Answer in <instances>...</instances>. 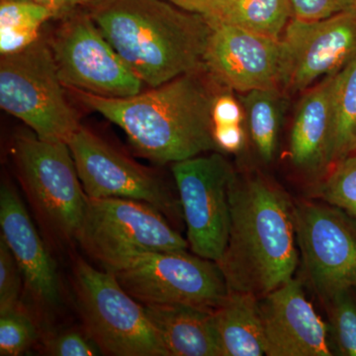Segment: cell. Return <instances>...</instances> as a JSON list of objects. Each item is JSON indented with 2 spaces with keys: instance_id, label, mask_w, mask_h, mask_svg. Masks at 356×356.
<instances>
[{
  "instance_id": "6da1fadb",
  "label": "cell",
  "mask_w": 356,
  "mask_h": 356,
  "mask_svg": "<svg viewBox=\"0 0 356 356\" xmlns=\"http://www.w3.org/2000/svg\"><path fill=\"white\" fill-rule=\"evenodd\" d=\"M200 72L130 97L70 91L88 108L124 131L140 156L161 165L175 163L219 149L213 133L216 95L199 76Z\"/></svg>"
},
{
  "instance_id": "4316f807",
  "label": "cell",
  "mask_w": 356,
  "mask_h": 356,
  "mask_svg": "<svg viewBox=\"0 0 356 356\" xmlns=\"http://www.w3.org/2000/svg\"><path fill=\"white\" fill-rule=\"evenodd\" d=\"M22 278L10 248L0 236V315L19 307Z\"/></svg>"
},
{
  "instance_id": "7a4b0ae2",
  "label": "cell",
  "mask_w": 356,
  "mask_h": 356,
  "mask_svg": "<svg viewBox=\"0 0 356 356\" xmlns=\"http://www.w3.org/2000/svg\"><path fill=\"white\" fill-rule=\"evenodd\" d=\"M229 205V240L218 266L229 292L261 298L294 277L299 262L295 206L261 175H236Z\"/></svg>"
},
{
  "instance_id": "5b68a950",
  "label": "cell",
  "mask_w": 356,
  "mask_h": 356,
  "mask_svg": "<svg viewBox=\"0 0 356 356\" xmlns=\"http://www.w3.org/2000/svg\"><path fill=\"white\" fill-rule=\"evenodd\" d=\"M11 154L18 177L40 221L58 240H76L86 194L69 145L40 139L33 132L13 138Z\"/></svg>"
},
{
  "instance_id": "603a6c76",
  "label": "cell",
  "mask_w": 356,
  "mask_h": 356,
  "mask_svg": "<svg viewBox=\"0 0 356 356\" xmlns=\"http://www.w3.org/2000/svg\"><path fill=\"white\" fill-rule=\"evenodd\" d=\"M292 18L290 0H236L228 24L281 40Z\"/></svg>"
},
{
  "instance_id": "5bb4252c",
  "label": "cell",
  "mask_w": 356,
  "mask_h": 356,
  "mask_svg": "<svg viewBox=\"0 0 356 356\" xmlns=\"http://www.w3.org/2000/svg\"><path fill=\"white\" fill-rule=\"evenodd\" d=\"M204 69L218 83L241 92L281 89L285 72L284 44L282 40L220 23L212 26Z\"/></svg>"
},
{
  "instance_id": "cb8c5ba5",
  "label": "cell",
  "mask_w": 356,
  "mask_h": 356,
  "mask_svg": "<svg viewBox=\"0 0 356 356\" xmlns=\"http://www.w3.org/2000/svg\"><path fill=\"white\" fill-rule=\"evenodd\" d=\"M318 196L356 222V154L330 168Z\"/></svg>"
},
{
  "instance_id": "9a60e30c",
  "label": "cell",
  "mask_w": 356,
  "mask_h": 356,
  "mask_svg": "<svg viewBox=\"0 0 356 356\" xmlns=\"http://www.w3.org/2000/svg\"><path fill=\"white\" fill-rule=\"evenodd\" d=\"M267 356H331L329 327L318 316L298 278L259 298Z\"/></svg>"
},
{
  "instance_id": "2e32d148",
  "label": "cell",
  "mask_w": 356,
  "mask_h": 356,
  "mask_svg": "<svg viewBox=\"0 0 356 356\" xmlns=\"http://www.w3.org/2000/svg\"><path fill=\"white\" fill-rule=\"evenodd\" d=\"M0 236L10 248L33 299L42 306H58L60 287L57 266L17 191L6 181L0 187Z\"/></svg>"
},
{
  "instance_id": "7402d4cb",
  "label": "cell",
  "mask_w": 356,
  "mask_h": 356,
  "mask_svg": "<svg viewBox=\"0 0 356 356\" xmlns=\"http://www.w3.org/2000/svg\"><path fill=\"white\" fill-rule=\"evenodd\" d=\"M57 17L49 7L33 0H0V53L24 50L40 38L42 26Z\"/></svg>"
},
{
  "instance_id": "8992f818",
  "label": "cell",
  "mask_w": 356,
  "mask_h": 356,
  "mask_svg": "<svg viewBox=\"0 0 356 356\" xmlns=\"http://www.w3.org/2000/svg\"><path fill=\"white\" fill-rule=\"evenodd\" d=\"M77 307L86 334L113 356H168L144 305L108 271L79 259L74 270Z\"/></svg>"
},
{
  "instance_id": "4dcf8cb0",
  "label": "cell",
  "mask_w": 356,
  "mask_h": 356,
  "mask_svg": "<svg viewBox=\"0 0 356 356\" xmlns=\"http://www.w3.org/2000/svg\"><path fill=\"white\" fill-rule=\"evenodd\" d=\"M245 118L242 103L236 102L229 93L216 95L212 106V119L214 126L242 124Z\"/></svg>"
},
{
  "instance_id": "ffe728a7",
  "label": "cell",
  "mask_w": 356,
  "mask_h": 356,
  "mask_svg": "<svg viewBox=\"0 0 356 356\" xmlns=\"http://www.w3.org/2000/svg\"><path fill=\"white\" fill-rule=\"evenodd\" d=\"M248 131L259 158L268 163L277 152L284 99L280 88L254 89L241 98Z\"/></svg>"
},
{
  "instance_id": "9c48e42d",
  "label": "cell",
  "mask_w": 356,
  "mask_h": 356,
  "mask_svg": "<svg viewBox=\"0 0 356 356\" xmlns=\"http://www.w3.org/2000/svg\"><path fill=\"white\" fill-rule=\"evenodd\" d=\"M67 145L88 197L131 199L153 206L172 225L184 219L179 197L154 170L83 126Z\"/></svg>"
},
{
  "instance_id": "e0dca14e",
  "label": "cell",
  "mask_w": 356,
  "mask_h": 356,
  "mask_svg": "<svg viewBox=\"0 0 356 356\" xmlns=\"http://www.w3.org/2000/svg\"><path fill=\"white\" fill-rule=\"evenodd\" d=\"M332 74L316 84L300 100L290 133L293 165L308 173L330 170L332 135Z\"/></svg>"
},
{
  "instance_id": "7c38bea8",
  "label": "cell",
  "mask_w": 356,
  "mask_h": 356,
  "mask_svg": "<svg viewBox=\"0 0 356 356\" xmlns=\"http://www.w3.org/2000/svg\"><path fill=\"white\" fill-rule=\"evenodd\" d=\"M355 224L332 206L312 202L295 206L304 273L324 303L339 293L356 289Z\"/></svg>"
},
{
  "instance_id": "44dd1931",
  "label": "cell",
  "mask_w": 356,
  "mask_h": 356,
  "mask_svg": "<svg viewBox=\"0 0 356 356\" xmlns=\"http://www.w3.org/2000/svg\"><path fill=\"white\" fill-rule=\"evenodd\" d=\"M332 104L330 168L356 154V58L334 76Z\"/></svg>"
},
{
  "instance_id": "d4e9b609",
  "label": "cell",
  "mask_w": 356,
  "mask_h": 356,
  "mask_svg": "<svg viewBox=\"0 0 356 356\" xmlns=\"http://www.w3.org/2000/svg\"><path fill=\"white\" fill-rule=\"evenodd\" d=\"M356 289L346 290L325 302L330 331L337 355L356 356Z\"/></svg>"
},
{
  "instance_id": "8fae6325",
  "label": "cell",
  "mask_w": 356,
  "mask_h": 356,
  "mask_svg": "<svg viewBox=\"0 0 356 356\" xmlns=\"http://www.w3.org/2000/svg\"><path fill=\"white\" fill-rule=\"evenodd\" d=\"M172 170L189 248L198 257L219 261L229 240V185L235 170L218 153L172 163Z\"/></svg>"
},
{
  "instance_id": "277c9868",
  "label": "cell",
  "mask_w": 356,
  "mask_h": 356,
  "mask_svg": "<svg viewBox=\"0 0 356 356\" xmlns=\"http://www.w3.org/2000/svg\"><path fill=\"white\" fill-rule=\"evenodd\" d=\"M64 88L50 44L43 38L1 56L0 106L40 139L67 143L81 126Z\"/></svg>"
},
{
  "instance_id": "f1b7e54d",
  "label": "cell",
  "mask_w": 356,
  "mask_h": 356,
  "mask_svg": "<svg viewBox=\"0 0 356 356\" xmlns=\"http://www.w3.org/2000/svg\"><path fill=\"white\" fill-rule=\"evenodd\" d=\"M293 18L320 20L356 8V0H290Z\"/></svg>"
},
{
  "instance_id": "4fadbf2b",
  "label": "cell",
  "mask_w": 356,
  "mask_h": 356,
  "mask_svg": "<svg viewBox=\"0 0 356 356\" xmlns=\"http://www.w3.org/2000/svg\"><path fill=\"white\" fill-rule=\"evenodd\" d=\"M282 88L292 93L336 74L356 58V8L320 20L292 18L283 33Z\"/></svg>"
},
{
  "instance_id": "d6986e66",
  "label": "cell",
  "mask_w": 356,
  "mask_h": 356,
  "mask_svg": "<svg viewBox=\"0 0 356 356\" xmlns=\"http://www.w3.org/2000/svg\"><path fill=\"white\" fill-rule=\"evenodd\" d=\"M212 315L221 356L266 355L259 297L229 292Z\"/></svg>"
},
{
  "instance_id": "1f68e13d",
  "label": "cell",
  "mask_w": 356,
  "mask_h": 356,
  "mask_svg": "<svg viewBox=\"0 0 356 356\" xmlns=\"http://www.w3.org/2000/svg\"><path fill=\"white\" fill-rule=\"evenodd\" d=\"M214 139L218 149L227 153H238L245 146V135L242 124L214 126Z\"/></svg>"
},
{
  "instance_id": "d6a6232c",
  "label": "cell",
  "mask_w": 356,
  "mask_h": 356,
  "mask_svg": "<svg viewBox=\"0 0 356 356\" xmlns=\"http://www.w3.org/2000/svg\"><path fill=\"white\" fill-rule=\"evenodd\" d=\"M33 1L49 7L56 13L57 17L58 16L60 17V16H67L74 13L76 7L88 3L90 0H33Z\"/></svg>"
},
{
  "instance_id": "484cf974",
  "label": "cell",
  "mask_w": 356,
  "mask_h": 356,
  "mask_svg": "<svg viewBox=\"0 0 356 356\" xmlns=\"http://www.w3.org/2000/svg\"><path fill=\"white\" fill-rule=\"evenodd\" d=\"M37 337L36 325L20 306L0 315V355H21Z\"/></svg>"
},
{
  "instance_id": "52a82bcc",
  "label": "cell",
  "mask_w": 356,
  "mask_h": 356,
  "mask_svg": "<svg viewBox=\"0 0 356 356\" xmlns=\"http://www.w3.org/2000/svg\"><path fill=\"white\" fill-rule=\"evenodd\" d=\"M76 241L103 269L146 252L189 248L163 213L149 204L124 198L86 196Z\"/></svg>"
},
{
  "instance_id": "3957f363",
  "label": "cell",
  "mask_w": 356,
  "mask_h": 356,
  "mask_svg": "<svg viewBox=\"0 0 356 356\" xmlns=\"http://www.w3.org/2000/svg\"><path fill=\"white\" fill-rule=\"evenodd\" d=\"M88 13L143 83L151 88L204 69L212 26L165 0H90Z\"/></svg>"
},
{
  "instance_id": "f546056e",
  "label": "cell",
  "mask_w": 356,
  "mask_h": 356,
  "mask_svg": "<svg viewBox=\"0 0 356 356\" xmlns=\"http://www.w3.org/2000/svg\"><path fill=\"white\" fill-rule=\"evenodd\" d=\"M187 13L205 18L211 26L228 23L235 8L236 0H165Z\"/></svg>"
},
{
  "instance_id": "ac0fdd59",
  "label": "cell",
  "mask_w": 356,
  "mask_h": 356,
  "mask_svg": "<svg viewBox=\"0 0 356 356\" xmlns=\"http://www.w3.org/2000/svg\"><path fill=\"white\" fill-rule=\"evenodd\" d=\"M144 307L168 356H221L212 311L186 305Z\"/></svg>"
},
{
  "instance_id": "ba28073f",
  "label": "cell",
  "mask_w": 356,
  "mask_h": 356,
  "mask_svg": "<svg viewBox=\"0 0 356 356\" xmlns=\"http://www.w3.org/2000/svg\"><path fill=\"white\" fill-rule=\"evenodd\" d=\"M104 270L144 306L186 305L213 311L229 293L217 262L187 252H146Z\"/></svg>"
},
{
  "instance_id": "30bf717a",
  "label": "cell",
  "mask_w": 356,
  "mask_h": 356,
  "mask_svg": "<svg viewBox=\"0 0 356 356\" xmlns=\"http://www.w3.org/2000/svg\"><path fill=\"white\" fill-rule=\"evenodd\" d=\"M50 44L65 88L109 98L138 95L143 81L131 70L86 13H72Z\"/></svg>"
},
{
  "instance_id": "83f0119b",
  "label": "cell",
  "mask_w": 356,
  "mask_h": 356,
  "mask_svg": "<svg viewBox=\"0 0 356 356\" xmlns=\"http://www.w3.org/2000/svg\"><path fill=\"white\" fill-rule=\"evenodd\" d=\"M47 355L53 356H95L102 355V351L95 341L79 332H60L47 339L44 343Z\"/></svg>"
}]
</instances>
